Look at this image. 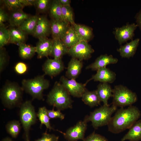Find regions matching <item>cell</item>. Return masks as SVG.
Segmentation results:
<instances>
[{
	"label": "cell",
	"mask_w": 141,
	"mask_h": 141,
	"mask_svg": "<svg viewBox=\"0 0 141 141\" xmlns=\"http://www.w3.org/2000/svg\"><path fill=\"white\" fill-rule=\"evenodd\" d=\"M139 141L141 140V119L135 122L123 137L121 141Z\"/></svg>",
	"instance_id": "obj_20"
},
{
	"label": "cell",
	"mask_w": 141,
	"mask_h": 141,
	"mask_svg": "<svg viewBox=\"0 0 141 141\" xmlns=\"http://www.w3.org/2000/svg\"><path fill=\"white\" fill-rule=\"evenodd\" d=\"M20 107V119L24 130L25 140V141H28L30 140L29 132L31 127L37 121V114L34 108L30 101L23 102Z\"/></svg>",
	"instance_id": "obj_6"
},
{
	"label": "cell",
	"mask_w": 141,
	"mask_h": 141,
	"mask_svg": "<svg viewBox=\"0 0 141 141\" xmlns=\"http://www.w3.org/2000/svg\"><path fill=\"white\" fill-rule=\"evenodd\" d=\"M116 107L112 104L103 105L90 113L89 115L86 116L84 120L87 122L90 121L92 125L95 129L99 127L107 125L112 118L113 114L117 109Z\"/></svg>",
	"instance_id": "obj_4"
},
{
	"label": "cell",
	"mask_w": 141,
	"mask_h": 141,
	"mask_svg": "<svg viewBox=\"0 0 141 141\" xmlns=\"http://www.w3.org/2000/svg\"><path fill=\"white\" fill-rule=\"evenodd\" d=\"M112 104L118 107L130 106L137 100L136 93L122 85L115 86L113 89Z\"/></svg>",
	"instance_id": "obj_7"
},
{
	"label": "cell",
	"mask_w": 141,
	"mask_h": 141,
	"mask_svg": "<svg viewBox=\"0 0 141 141\" xmlns=\"http://www.w3.org/2000/svg\"><path fill=\"white\" fill-rule=\"evenodd\" d=\"M39 17L30 16L17 27L26 33L33 34L36 28Z\"/></svg>",
	"instance_id": "obj_27"
},
{
	"label": "cell",
	"mask_w": 141,
	"mask_h": 141,
	"mask_svg": "<svg viewBox=\"0 0 141 141\" xmlns=\"http://www.w3.org/2000/svg\"><path fill=\"white\" fill-rule=\"evenodd\" d=\"M21 124L19 121L13 120L8 122L5 126L6 130L12 138H16L19 134Z\"/></svg>",
	"instance_id": "obj_32"
},
{
	"label": "cell",
	"mask_w": 141,
	"mask_h": 141,
	"mask_svg": "<svg viewBox=\"0 0 141 141\" xmlns=\"http://www.w3.org/2000/svg\"><path fill=\"white\" fill-rule=\"evenodd\" d=\"M30 16L22 10L12 11L9 16V24L12 26L18 27Z\"/></svg>",
	"instance_id": "obj_24"
},
{
	"label": "cell",
	"mask_w": 141,
	"mask_h": 141,
	"mask_svg": "<svg viewBox=\"0 0 141 141\" xmlns=\"http://www.w3.org/2000/svg\"><path fill=\"white\" fill-rule=\"evenodd\" d=\"M62 40L69 49L80 41L72 25L69 27Z\"/></svg>",
	"instance_id": "obj_28"
},
{
	"label": "cell",
	"mask_w": 141,
	"mask_h": 141,
	"mask_svg": "<svg viewBox=\"0 0 141 141\" xmlns=\"http://www.w3.org/2000/svg\"><path fill=\"white\" fill-rule=\"evenodd\" d=\"M80 41L88 42L93 36L92 29L88 26L75 23L73 25Z\"/></svg>",
	"instance_id": "obj_23"
},
{
	"label": "cell",
	"mask_w": 141,
	"mask_h": 141,
	"mask_svg": "<svg viewBox=\"0 0 141 141\" xmlns=\"http://www.w3.org/2000/svg\"><path fill=\"white\" fill-rule=\"evenodd\" d=\"M1 141H14L9 137H5Z\"/></svg>",
	"instance_id": "obj_46"
},
{
	"label": "cell",
	"mask_w": 141,
	"mask_h": 141,
	"mask_svg": "<svg viewBox=\"0 0 141 141\" xmlns=\"http://www.w3.org/2000/svg\"><path fill=\"white\" fill-rule=\"evenodd\" d=\"M94 52L93 49L88 42L82 40L69 48L68 54L72 58L81 61L90 58Z\"/></svg>",
	"instance_id": "obj_8"
},
{
	"label": "cell",
	"mask_w": 141,
	"mask_h": 141,
	"mask_svg": "<svg viewBox=\"0 0 141 141\" xmlns=\"http://www.w3.org/2000/svg\"><path fill=\"white\" fill-rule=\"evenodd\" d=\"M141 115L140 111L136 106L131 105L126 109L121 108L112 117L107 125L108 130L113 133L118 134L129 129Z\"/></svg>",
	"instance_id": "obj_1"
},
{
	"label": "cell",
	"mask_w": 141,
	"mask_h": 141,
	"mask_svg": "<svg viewBox=\"0 0 141 141\" xmlns=\"http://www.w3.org/2000/svg\"><path fill=\"white\" fill-rule=\"evenodd\" d=\"M139 41L140 39L138 38L133 40L123 45H121L117 51L121 57L130 58L135 54Z\"/></svg>",
	"instance_id": "obj_18"
},
{
	"label": "cell",
	"mask_w": 141,
	"mask_h": 141,
	"mask_svg": "<svg viewBox=\"0 0 141 141\" xmlns=\"http://www.w3.org/2000/svg\"><path fill=\"white\" fill-rule=\"evenodd\" d=\"M61 83L66 89L70 95L74 97H81L87 90L84 84L79 83L74 79H68L64 76L61 77Z\"/></svg>",
	"instance_id": "obj_11"
},
{
	"label": "cell",
	"mask_w": 141,
	"mask_h": 141,
	"mask_svg": "<svg viewBox=\"0 0 141 141\" xmlns=\"http://www.w3.org/2000/svg\"><path fill=\"white\" fill-rule=\"evenodd\" d=\"M64 66L61 59H50L46 60L43 66L45 74L50 76H55L63 70Z\"/></svg>",
	"instance_id": "obj_12"
},
{
	"label": "cell",
	"mask_w": 141,
	"mask_h": 141,
	"mask_svg": "<svg viewBox=\"0 0 141 141\" xmlns=\"http://www.w3.org/2000/svg\"><path fill=\"white\" fill-rule=\"evenodd\" d=\"M96 91L101 102H103V105H109L108 101L113 96V89L111 86L107 83H101L97 86Z\"/></svg>",
	"instance_id": "obj_21"
},
{
	"label": "cell",
	"mask_w": 141,
	"mask_h": 141,
	"mask_svg": "<svg viewBox=\"0 0 141 141\" xmlns=\"http://www.w3.org/2000/svg\"><path fill=\"white\" fill-rule=\"evenodd\" d=\"M83 66L81 61L72 58L68 63L66 76L69 79H75L81 73Z\"/></svg>",
	"instance_id": "obj_19"
},
{
	"label": "cell",
	"mask_w": 141,
	"mask_h": 141,
	"mask_svg": "<svg viewBox=\"0 0 141 141\" xmlns=\"http://www.w3.org/2000/svg\"><path fill=\"white\" fill-rule=\"evenodd\" d=\"M47 110V109L45 106L40 107L39 108L37 115L40 122V127H41L42 125H44L45 126L47 129L50 130H54L51 125L50 120V119L48 116Z\"/></svg>",
	"instance_id": "obj_30"
},
{
	"label": "cell",
	"mask_w": 141,
	"mask_h": 141,
	"mask_svg": "<svg viewBox=\"0 0 141 141\" xmlns=\"http://www.w3.org/2000/svg\"><path fill=\"white\" fill-rule=\"evenodd\" d=\"M62 6H70V1L69 0H59Z\"/></svg>",
	"instance_id": "obj_45"
},
{
	"label": "cell",
	"mask_w": 141,
	"mask_h": 141,
	"mask_svg": "<svg viewBox=\"0 0 141 141\" xmlns=\"http://www.w3.org/2000/svg\"><path fill=\"white\" fill-rule=\"evenodd\" d=\"M51 2L49 0H36L35 5L39 11L45 12L49 9Z\"/></svg>",
	"instance_id": "obj_36"
},
{
	"label": "cell",
	"mask_w": 141,
	"mask_h": 141,
	"mask_svg": "<svg viewBox=\"0 0 141 141\" xmlns=\"http://www.w3.org/2000/svg\"><path fill=\"white\" fill-rule=\"evenodd\" d=\"M3 2L7 9L12 11L22 10L25 7L22 2L21 0H4Z\"/></svg>",
	"instance_id": "obj_34"
},
{
	"label": "cell",
	"mask_w": 141,
	"mask_h": 141,
	"mask_svg": "<svg viewBox=\"0 0 141 141\" xmlns=\"http://www.w3.org/2000/svg\"><path fill=\"white\" fill-rule=\"evenodd\" d=\"M137 27L134 23L127 24L121 27H115L113 33L119 44L121 45L129 40H133L134 31Z\"/></svg>",
	"instance_id": "obj_10"
},
{
	"label": "cell",
	"mask_w": 141,
	"mask_h": 141,
	"mask_svg": "<svg viewBox=\"0 0 141 141\" xmlns=\"http://www.w3.org/2000/svg\"><path fill=\"white\" fill-rule=\"evenodd\" d=\"M10 34L8 29L4 26L0 27V48L3 47L9 43Z\"/></svg>",
	"instance_id": "obj_35"
},
{
	"label": "cell",
	"mask_w": 141,
	"mask_h": 141,
	"mask_svg": "<svg viewBox=\"0 0 141 141\" xmlns=\"http://www.w3.org/2000/svg\"><path fill=\"white\" fill-rule=\"evenodd\" d=\"M81 98L84 103L91 108L100 104L101 102L96 90L89 91L87 90L83 94Z\"/></svg>",
	"instance_id": "obj_26"
},
{
	"label": "cell",
	"mask_w": 141,
	"mask_h": 141,
	"mask_svg": "<svg viewBox=\"0 0 141 141\" xmlns=\"http://www.w3.org/2000/svg\"><path fill=\"white\" fill-rule=\"evenodd\" d=\"M10 39L9 43L15 44L19 46L24 43L26 33L18 27L9 29Z\"/></svg>",
	"instance_id": "obj_25"
},
{
	"label": "cell",
	"mask_w": 141,
	"mask_h": 141,
	"mask_svg": "<svg viewBox=\"0 0 141 141\" xmlns=\"http://www.w3.org/2000/svg\"><path fill=\"white\" fill-rule=\"evenodd\" d=\"M70 95L61 83L56 82L47 95L46 101L49 105L60 110L71 108L72 101Z\"/></svg>",
	"instance_id": "obj_2"
},
{
	"label": "cell",
	"mask_w": 141,
	"mask_h": 141,
	"mask_svg": "<svg viewBox=\"0 0 141 141\" xmlns=\"http://www.w3.org/2000/svg\"><path fill=\"white\" fill-rule=\"evenodd\" d=\"M53 44L51 54L54 58L61 59L62 56L68 53V48L63 41L59 39H52Z\"/></svg>",
	"instance_id": "obj_22"
},
{
	"label": "cell",
	"mask_w": 141,
	"mask_h": 141,
	"mask_svg": "<svg viewBox=\"0 0 141 141\" xmlns=\"http://www.w3.org/2000/svg\"><path fill=\"white\" fill-rule=\"evenodd\" d=\"M62 15L63 21L73 25L74 22L72 9L70 6H62Z\"/></svg>",
	"instance_id": "obj_33"
},
{
	"label": "cell",
	"mask_w": 141,
	"mask_h": 141,
	"mask_svg": "<svg viewBox=\"0 0 141 141\" xmlns=\"http://www.w3.org/2000/svg\"><path fill=\"white\" fill-rule=\"evenodd\" d=\"M22 85L23 90L30 95L33 99L41 100L43 99V92L48 88L50 83L44 75H42L33 79H24Z\"/></svg>",
	"instance_id": "obj_5"
},
{
	"label": "cell",
	"mask_w": 141,
	"mask_h": 141,
	"mask_svg": "<svg viewBox=\"0 0 141 141\" xmlns=\"http://www.w3.org/2000/svg\"><path fill=\"white\" fill-rule=\"evenodd\" d=\"M38 39V41L35 46L38 58H41L51 55L52 49V39H49L47 37Z\"/></svg>",
	"instance_id": "obj_16"
},
{
	"label": "cell",
	"mask_w": 141,
	"mask_h": 141,
	"mask_svg": "<svg viewBox=\"0 0 141 141\" xmlns=\"http://www.w3.org/2000/svg\"><path fill=\"white\" fill-rule=\"evenodd\" d=\"M27 66L26 64L22 62L17 63L14 67L15 72L19 74H24L27 71Z\"/></svg>",
	"instance_id": "obj_41"
},
{
	"label": "cell",
	"mask_w": 141,
	"mask_h": 141,
	"mask_svg": "<svg viewBox=\"0 0 141 141\" xmlns=\"http://www.w3.org/2000/svg\"><path fill=\"white\" fill-rule=\"evenodd\" d=\"M36 0H21L24 7L27 6L35 5Z\"/></svg>",
	"instance_id": "obj_44"
},
{
	"label": "cell",
	"mask_w": 141,
	"mask_h": 141,
	"mask_svg": "<svg viewBox=\"0 0 141 141\" xmlns=\"http://www.w3.org/2000/svg\"><path fill=\"white\" fill-rule=\"evenodd\" d=\"M19 48L20 56L24 59H30L36 52V47L24 43L20 45Z\"/></svg>",
	"instance_id": "obj_31"
},
{
	"label": "cell",
	"mask_w": 141,
	"mask_h": 141,
	"mask_svg": "<svg viewBox=\"0 0 141 141\" xmlns=\"http://www.w3.org/2000/svg\"><path fill=\"white\" fill-rule=\"evenodd\" d=\"M135 18L136 24L141 31V9L136 15Z\"/></svg>",
	"instance_id": "obj_43"
},
{
	"label": "cell",
	"mask_w": 141,
	"mask_h": 141,
	"mask_svg": "<svg viewBox=\"0 0 141 141\" xmlns=\"http://www.w3.org/2000/svg\"><path fill=\"white\" fill-rule=\"evenodd\" d=\"M87 123L84 120L80 121L74 126L68 128L64 133L58 130L57 131L63 134L65 138L68 141L83 140L87 128Z\"/></svg>",
	"instance_id": "obj_9"
},
{
	"label": "cell",
	"mask_w": 141,
	"mask_h": 141,
	"mask_svg": "<svg viewBox=\"0 0 141 141\" xmlns=\"http://www.w3.org/2000/svg\"><path fill=\"white\" fill-rule=\"evenodd\" d=\"M116 78L115 73L106 67L101 68L97 71V73L87 81L85 84L86 85L90 81L93 80L95 81H99L101 83H113Z\"/></svg>",
	"instance_id": "obj_13"
},
{
	"label": "cell",
	"mask_w": 141,
	"mask_h": 141,
	"mask_svg": "<svg viewBox=\"0 0 141 141\" xmlns=\"http://www.w3.org/2000/svg\"><path fill=\"white\" fill-rule=\"evenodd\" d=\"M9 16L2 8H0V27L4 26V22L9 20Z\"/></svg>",
	"instance_id": "obj_42"
},
{
	"label": "cell",
	"mask_w": 141,
	"mask_h": 141,
	"mask_svg": "<svg viewBox=\"0 0 141 141\" xmlns=\"http://www.w3.org/2000/svg\"><path fill=\"white\" fill-rule=\"evenodd\" d=\"M50 22L51 33L53 39L62 40L70 27L69 24L62 20L54 19Z\"/></svg>",
	"instance_id": "obj_15"
},
{
	"label": "cell",
	"mask_w": 141,
	"mask_h": 141,
	"mask_svg": "<svg viewBox=\"0 0 141 141\" xmlns=\"http://www.w3.org/2000/svg\"><path fill=\"white\" fill-rule=\"evenodd\" d=\"M83 141H108L104 136L93 132L85 138Z\"/></svg>",
	"instance_id": "obj_37"
},
{
	"label": "cell",
	"mask_w": 141,
	"mask_h": 141,
	"mask_svg": "<svg viewBox=\"0 0 141 141\" xmlns=\"http://www.w3.org/2000/svg\"><path fill=\"white\" fill-rule=\"evenodd\" d=\"M58 136L54 134L48 133L46 132L43 133L40 138L35 141H58Z\"/></svg>",
	"instance_id": "obj_39"
},
{
	"label": "cell",
	"mask_w": 141,
	"mask_h": 141,
	"mask_svg": "<svg viewBox=\"0 0 141 141\" xmlns=\"http://www.w3.org/2000/svg\"><path fill=\"white\" fill-rule=\"evenodd\" d=\"M7 56L3 48H0V71L2 72L5 68L7 64Z\"/></svg>",
	"instance_id": "obj_40"
},
{
	"label": "cell",
	"mask_w": 141,
	"mask_h": 141,
	"mask_svg": "<svg viewBox=\"0 0 141 141\" xmlns=\"http://www.w3.org/2000/svg\"><path fill=\"white\" fill-rule=\"evenodd\" d=\"M23 91L22 87L15 83H7L0 93V98L4 106L9 109L20 107L22 103Z\"/></svg>",
	"instance_id": "obj_3"
},
{
	"label": "cell",
	"mask_w": 141,
	"mask_h": 141,
	"mask_svg": "<svg viewBox=\"0 0 141 141\" xmlns=\"http://www.w3.org/2000/svg\"><path fill=\"white\" fill-rule=\"evenodd\" d=\"M51 32L50 22L44 16L39 17L37 24L32 35L39 38L47 37Z\"/></svg>",
	"instance_id": "obj_14"
},
{
	"label": "cell",
	"mask_w": 141,
	"mask_h": 141,
	"mask_svg": "<svg viewBox=\"0 0 141 141\" xmlns=\"http://www.w3.org/2000/svg\"><path fill=\"white\" fill-rule=\"evenodd\" d=\"M49 10L50 14L52 19L63 20L62 15V6L59 0H53L51 2Z\"/></svg>",
	"instance_id": "obj_29"
},
{
	"label": "cell",
	"mask_w": 141,
	"mask_h": 141,
	"mask_svg": "<svg viewBox=\"0 0 141 141\" xmlns=\"http://www.w3.org/2000/svg\"><path fill=\"white\" fill-rule=\"evenodd\" d=\"M118 61V59L111 55H102L98 57L93 62L87 66L86 69L97 71L101 68L106 67L109 64H115Z\"/></svg>",
	"instance_id": "obj_17"
},
{
	"label": "cell",
	"mask_w": 141,
	"mask_h": 141,
	"mask_svg": "<svg viewBox=\"0 0 141 141\" xmlns=\"http://www.w3.org/2000/svg\"><path fill=\"white\" fill-rule=\"evenodd\" d=\"M47 111L50 119L58 118L62 120L64 118V115L61 112V110H55L53 108L52 110L47 109Z\"/></svg>",
	"instance_id": "obj_38"
}]
</instances>
